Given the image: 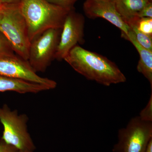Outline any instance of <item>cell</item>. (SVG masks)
Masks as SVG:
<instances>
[{
	"label": "cell",
	"instance_id": "1",
	"mask_svg": "<svg viewBox=\"0 0 152 152\" xmlns=\"http://www.w3.org/2000/svg\"><path fill=\"white\" fill-rule=\"evenodd\" d=\"M64 60L88 80L106 86L126 81V76L113 62L78 45L70 51Z\"/></svg>",
	"mask_w": 152,
	"mask_h": 152
},
{
	"label": "cell",
	"instance_id": "2",
	"mask_svg": "<svg viewBox=\"0 0 152 152\" xmlns=\"http://www.w3.org/2000/svg\"><path fill=\"white\" fill-rule=\"evenodd\" d=\"M20 7L27 24L30 41L47 30L62 29L71 10L46 0H22Z\"/></svg>",
	"mask_w": 152,
	"mask_h": 152
},
{
	"label": "cell",
	"instance_id": "3",
	"mask_svg": "<svg viewBox=\"0 0 152 152\" xmlns=\"http://www.w3.org/2000/svg\"><path fill=\"white\" fill-rule=\"evenodd\" d=\"M0 32L9 41L15 53L28 61L31 41L20 4L0 5Z\"/></svg>",
	"mask_w": 152,
	"mask_h": 152
},
{
	"label": "cell",
	"instance_id": "4",
	"mask_svg": "<svg viewBox=\"0 0 152 152\" xmlns=\"http://www.w3.org/2000/svg\"><path fill=\"white\" fill-rule=\"evenodd\" d=\"M28 120L26 114H19L4 104L0 107V121L4 127L2 140L18 151H34L36 147L28 131Z\"/></svg>",
	"mask_w": 152,
	"mask_h": 152
},
{
	"label": "cell",
	"instance_id": "5",
	"mask_svg": "<svg viewBox=\"0 0 152 152\" xmlns=\"http://www.w3.org/2000/svg\"><path fill=\"white\" fill-rule=\"evenodd\" d=\"M152 139V122L142 121L139 116L131 119L126 127L120 129L118 142L113 152H145Z\"/></svg>",
	"mask_w": 152,
	"mask_h": 152
},
{
	"label": "cell",
	"instance_id": "6",
	"mask_svg": "<svg viewBox=\"0 0 152 152\" xmlns=\"http://www.w3.org/2000/svg\"><path fill=\"white\" fill-rule=\"evenodd\" d=\"M62 29H50L31 41L28 61L36 73L45 72L55 56Z\"/></svg>",
	"mask_w": 152,
	"mask_h": 152
},
{
	"label": "cell",
	"instance_id": "7",
	"mask_svg": "<svg viewBox=\"0 0 152 152\" xmlns=\"http://www.w3.org/2000/svg\"><path fill=\"white\" fill-rule=\"evenodd\" d=\"M85 23V18L81 14L76 12L75 8L69 11L62 28L55 59L64 60L78 44L84 43Z\"/></svg>",
	"mask_w": 152,
	"mask_h": 152
},
{
	"label": "cell",
	"instance_id": "8",
	"mask_svg": "<svg viewBox=\"0 0 152 152\" xmlns=\"http://www.w3.org/2000/svg\"><path fill=\"white\" fill-rule=\"evenodd\" d=\"M0 75L43 85L49 90L57 86L55 81L38 75L27 60L16 55L0 57Z\"/></svg>",
	"mask_w": 152,
	"mask_h": 152
},
{
	"label": "cell",
	"instance_id": "9",
	"mask_svg": "<svg viewBox=\"0 0 152 152\" xmlns=\"http://www.w3.org/2000/svg\"><path fill=\"white\" fill-rule=\"evenodd\" d=\"M83 9L85 15L89 18H102L118 28L124 39L130 31L117 11L115 0H86Z\"/></svg>",
	"mask_w": 152,
	"mask_h": 152
},
{
	"label": "cell",
	"instance_id": "10",
	"mask_svg": "<svg viewBox=\"0 0 152 152\" xmlns=\"http://www.w3.org/2000/svg\"><path fill=\"white\" fill-rule=\"evenodd\" d=\"M49 90L45 86L0 75V92L14 91L24 94L37 93Z\"/></svg>",
	"mask_w": 152,
	"mask_h": 152
},
{
	"label": "cell",
	"instance_id": "11",
	"mask_svg": "<svg viewBox=\"0 0 152 152\" xmlns=\"http://www.w3.org/2000/svg\"><path fill=\"white\" fill-rule=\"evenodd\" d=\"M124 39L130 41L138 52L140 59L137 69L149 82L152 90V52L145 49L137 42L131 29Z\"/></svg>",
	"mask_w": 152,
	"mask_h": 152
},
{
	"label": "cell",
	"instance_id": "12",
	"mask_svg": "<svg viewBox=\"0 0 152 152\" xmlns=\"http://www.w3.org/2000/svg\"><path fill=\"white\" fill-rule=\"evenodd\" d=\"M151 1L152 0H115L117 11L126 24L137 17L139 12Z\"/></svg>",
	"mask_w": 152,
	"mask_h": 152
},
{
	"label": "cell",
	"instance_id": "13",
	"mask_svg": "<svg viewBox=\"0 0 152 152\" xmlns=\"http://www.w3.org/2000/svg\"><path fill=\"white\" fill-rule=\"evenodd\" d=\"M127 24H134L140 31L152 36V18L136 17L127 23Z\"/></svg>",
	"mask_w": 152,
	"mask_h": 152
},
{
	"label": "cell",
	"instance_id": "14",
	"mask_svg": "<svg viewBox=\"0 0 152 152\" xmlns=\"http://www.w3.org/2000/svg\"><path fill=\"white\" fill-rule=\"evenodd\" d=\"M134 35L136 41L141 46L152 52V36L148 35L137 29L134 24L128 25Z\"/></svg>",
	"mask_w": 152,
	"mask_h": 152
},
{
	"label": "cell",
	"instance_id": "15",
	"mask_svg": "<svg viewBox=\"0 0 152 152\" xmlns=\"http://www.w3.org/2000/svg\"><path fill=\"white\" fill-rule=\"evenodd\" d=\"M15 53L9 41L0 32V57L13 56Z\"/></svg>",
	"mask_w": 152,
	"mask_h": 152
},
{
	"label": "cell",
	"instance_id": "16",
	"mask_svg": "<svg viewBox=\"0 0 152 152\" xmlns=\"http://www.w3.org/2000/svg\"><path fill=\"white\" fill-rule=\"evenodd\" d=\"M138 116L142 121L152 122V91L148 104L141 111Z\"/></svg>",
	"mask_w": 152,
	"mask_h": 152
},
{
	"label": "cell",
	"instance_id": "17",
	"mask_svg": "<svg viewBox=\"0 0 152 152\" xmlns=\"http://www.w3.org/2000/svg\"><path fill=\"white\" fill-rule=\"evenodd\" d=\"M48 2L68 10L75 8L74 5L77 0H46Z\"/></svg>",
	"mask_w": 152,
	"mask_h": 152
},
{
	"label": "cell",
	"instance_id": "18",
	"mask_svg": "<svg viewBox=\"0 0 152 152\" xmlns=\"http://www.w3.org/2000/svg\"><path fill=\"white\" fill-rule=\"evenodd\" d=\"M139 18H152V2H150L138 14Z\"/></svg>",
	"mask_w": 152,
	"mask_h": 152
},
{
	"label": "cell",
	"instance_id": "19",
	"mask_svg": "<svg viewBox=\"0 0 152 152\" xmlns=\"http://www.w3.org/2000/svg\"><path fill=\"white\" fill-rule=\"evenodd\" d=\"M18 150L13 146L6 143L1 139L0 140V152H18Z\"/></svg>",
	"mask_w": 152,
	"mask_h": 152
},
{
	"label": "cell",
	"instance_id": "20",
	"mask_svg": "<svg viewBox=\"0 0 152 152\" xmlns=\"http://www.w3.org/2000/svg\"><path fill=\"white\" fill-rule=\"evenodd\" d=\"M22 0H0V4H18Z\"/></svg>",
	"mask_w": 152,
	"mask_h": 152
},
{
	"label": "cell",
	"instance_id": "21",
	"mask_svg": "<svg viewBox=\"0 0 152 152\" xmlns=\"http://www.w3.org/2000/svg\"><path fill=\"white\" fill-rule=\"evenodd\" d=\"M145 152H152V139L149 142Z\"/></svg>",
	"mask_w": 152,
	"mask_h": 152
},
{
	"label": "cell",
	"instance_id": "22",
	"mask_svg": "<svg viewBox=\"0 0 152 152\" xmlns=\"http://www.w3.org/2000/svg\"><path fill=\"white\" fill-rule=\"evenodd\" d=\"M18 152H29L23 151H18Z\"/></svg>",
	"mask_w": 152,
	"mask_h": 152
},
{
	"label": "cell",
	"instance_id": "23",
	"mask_svg": "<svg viewBox=\"0 0 152 152\" xmlns=\"http://www.w3.org/2000/svg\"><path fill=\"white\" fill-rule=\"evenodd\" d=\"M0 5H1V4H0Z\"/></svg>",
	"mask_w": 152,
	"mask_h": 152
}]
</instances>
